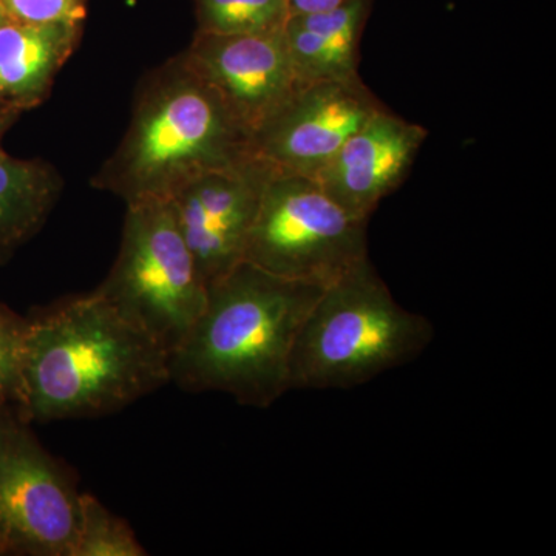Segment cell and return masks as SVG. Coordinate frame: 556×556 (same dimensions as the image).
I'll use <instances>...</instances> for the list:
<instances>
[{
  "instance_id": "cell-14",
  "label": "cell",
  "mask_w": 556,
  "mask_h": 556,
  "mask_svg": "<svg viewBox=\"0 0 556 556\" xmlns=\"http://www.w3.org/2000/svg\"><path fill=\"white\" fill-rule=\"evenodd\" d=\"M61 188L50 164L14 159L0 148V262L39 232Z\"/></svg>"
},
{
  "instance_id": "cell-11",
  "label": "cell",
  "mask_w": 556,
  "mask_h": 556,
  "mask_svg": "<svg viewBox=\"0 0 556 556\" xmlns=\"http://www.w3.org/2000/svg\"><path fill=\"white\" fill-rule=\"evenodd\" d=\"M427 135L419 124L383 108L311 178L348 214L368 222L380 201L404 182Z\"/></svg>"
},
{
  "instance_id": "cell-1",
  "label": "cell",
  "mask_w": 556,
  "mask_h": 556,
  "mask_svg": "<svg viewBox=\"0 0 556 556\" xmlns=\"http://www.w3.org/2000/svg\"><path fill=\"white\" fill-rule=\"evenodd\" d=\"M167 383L169 354L97 291L27 317L20 409L30 422L110 415Z\"/></svg>"
},
{
  "instance_id": "cell-21",
  "label": "cell",
  "mask_w": 556,
  "mask_h": 556,
  "mask_svg": "<svg viewBox=\"0 0 556 556\" xmlns=\"http://www.w3.org/2000/svg\"><path fill=\"white\" fill-rule=\"evenodd\" d=\"M5 20H9V17H7V13H5V9H3L2 0H0V22H3Z\"/></svg>"
},
{
  "instance_id": "cell-4",
  "label": "cell",
  "mask_w": 556,
  "mask_h": 556,
  "mask_svg": "<svg viewBox=\"0 0 556 556\" xmlns=\"http://www.w3.org/2000/svg\"><path fill=\"white\" fill-rule=\"evenodd\" d=\"M431 321L402 308L369 258L320 292L289 361V391L364 386L419 356Z\"/></svg>"
},
{
  "instance_id": "cell-3",
  "label": "cell",
  "mask_w": 556,
  "mask_h": 556,
  "mask_svg": "<svg viewBox=\"0 0 556 556\" xmlns=\"http://www.w3.org/2000/svg\"><path fill=\"white\" fill-rule=\"evenodd\" d=\"M254 156L252 138L181 56L146 80L129 130L94 186L126 204L170 199L200 175Z\"/></svg>"
},
{
  "instance_id": "cell-8",
  "label": "cell",
  "mask_w": 556,
  "mask_h": 556,
  "mask_svg": "<svg viewBox=\"0 0 556 556\" xmlns=\"http://www.w3.org/2000/svg\"><path fill=\"white\" fill-rule=\"evenodd\" d=\"M182 60L217 91L251 138L305 86L292 65L283 30L262 35L197 31Z\"/></svg>"
},
{
  "instance_id": "cell-6",
  "label": "cell",
  "mask_w": 556,
  "mask_h": 556,
  "mask_svg": "<svg viewBox=\"0 0 556 556\" xmlns=\"http://www.w3.org/2000/svg\"><path fill=\"white\" fill-rule=\"evenodd\" d=\"M367 257V222L348 214L308 175L269 166L243 262L327 288Z\"/></svg>"
},
{
  "instance_id": "cell-16",
  "label": "cell",
  "mask_w": 556,
  "mask_h": 556,
  "mask_svg": "<svg viewBox=\"0 0 556 556\" xmlns=\"http://www.w3.org/2000/svg\"><path fill=\"white\" fill-rule=\"evenodd\" d=\"M131 527L98 497L80 493L79 517L72 556H144Z\"/></svg>"
},
{
  "instance_id": "cell-5",
  "label": "cell",
  "mask_w": 556,
  "mask_h": 556,
  "mask_svg": "<svg viewBox=\"0 0 556 556\" xmlns=\"http://www.w3.org/2000/svg\"><path fill=\"white\" fill-rule=\"evenodd\" d=\"M167 354L206 308L207 285L169 199L127 204L118 258L94 289Z\"/></svg>"
},
{
  "instance_id": "cell-19",
  "label": "cell",
  "mask_w": 556,
  "mask_h": 556,
  "mask_svg": "<svg viewBox=\"0 0 556 556\" xmlns=\"http://www.w3.org/2000/svg\"><path fill=\"white\" fill-rule=\"evenodd\" d=\"M287 2L289 16H294V14L321 13V11L339 9L351 0H287Z\"/></svg>"
},
{
  "instance_id": "cell-20",
  "label": "cell",
  "mask_w": 556,
  "mask_h": 556,
  "mask_svg": "<svg viewBox=\"0 0 556 556\" xmlns=\"http://www.w3.org/2000/svg\"><path fill=\"white\" fill-rule=\"evenodd\" d=\"M21 113L16 112H0V148H2V139L5 137L7 131L14 126Z\"/></svg>"
},
{
  "instance_id": "cell-17",
  "label": "cell",
  "mask_w": 556,
  "mask_h": 556,
  "mask_svg": "<svg viewBox=\"0 0 556 556\" xmlns=\"http://www.w3.org/2000/svg\"><path fill=\"white\" fill-rule=\"evenodd\" d=\"M27 317L0 305V404L20 407Z\"/></svg>"
},
{
  "instance_id": "cell-7",
  "label": "cell",
  "mask_w": 556,
  "mask_h": 556,
  "mask_svg": "<svg viewBox=\"0 0 556 556\" xmlns=\"http://www.w3.org/2000/svg\"><path fill=\"white\" fill-rule=\"evenodd\" d=\"M79 496L20 407L0 404V555L72 556Z\"/></svg>"
},
{
  "instance_id": "cell-10",
  "label": "cell",
  "mask_w": 556,
  "mask_h": 556,
  "mask_svg": "<svg viewBox=\"0 0 556 556\" xmlns=\"http://www.w3.org/2000/svg\"><path fill=\"white\" fill-rule=\"evenodd\" d=\"M269 166L254 156L232 169L207 172L170 197L179 229L207 288L243 262Z\"/></svg>"
},
{
  "instance_id": "cell-12",
  "label": "cell",
  "mask_w": 556,
  "mask_h": 556,
  "mask_svg": "<svg viewBox=\"0 0 556 556\" xmlns=\"http://www.w3.org/2000/svg\"><path fill=\"white\" fill-rule=\"evenodd\" d=\"M80 25L0 22V112L22 113L49 97L72 56Z\"/></svg>"
},
{
  "instance_id": "cell-13",
  "label": "cell",
  "mask_w": 556,
  "mask_h": 556,
  "mask_svg": "<svg viewBox=\"0 0 556 556\" xmlns=\"http://www.w3.org/2000/svg\"><path fill=\"white\" fill-rule=\"evenodd\" d=\"M368 7L369 0H351L339 9L288 17L283 36L303 84L358 76V40Z\"/></svg>"
},
{
  "instance_id": "cell-18",
  "label": "cell",
  "mask_w": 556,
  "mask_h": 556,
  "mask_svg": "<svg viewBox=\"0 0 556 556\" xmlns=\"http://www.w3.org/2000/svg\"><path fill=\"white\" fill-rule=\"evenodd\" d=\"M9 20L24 24L80 25L86 17V0H2Z\"/></svg>"
},
{
  "instance_id": "cell-15",
  "label": "cell",
  "mask_w": 556,
  "mask_h": 556,
  "mask_svg": "<svg viewBox=\"0 0 556 556\" xmlns=\"http://www.w3.org/2000/svg\"><path fill=\"white\" fill-rule=\"evenodd\" d=\"M199 31L214 35H262L283 30L287 0H197Z\"/></svg>"
},
{
  "instance_id": "cell-2",
  "label": "cell",
  "mask_w": 556,
  "mask_h": 556,
  "mask_svg": "<svg viewBox=\"0 0 556 556\" xmlns=\"http://www.w3.org/2000/svg\"><path fill=\"white\" fill-rule=\"evenodd\" d=\"M321 291L239 263L207 288L206 308L170 353V382L248 407L276 404L289 391L292 348Z\"/></svg>"
},
{
  "instance_id": "cell-9",
  "label": "cell",
  "mask_w": 556,
  "mask_h": 556,
  "mask_svg": "<svg viewBox=\"0 0 556 556\" xmlns=\"http://www.w3.org/2000/svg\"><path fill=\"white\" fill-rule=\"evenodd\" d=\"M382 109L358 76L305 84L254 135V155L273 169L311 177Z\"/></svg>"
}]
</instances>
